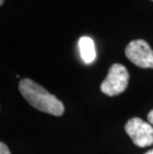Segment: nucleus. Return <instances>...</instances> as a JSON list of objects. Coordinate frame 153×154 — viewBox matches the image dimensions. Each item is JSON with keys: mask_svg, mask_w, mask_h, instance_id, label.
Returning <instances> with one entry per match:
<instances>
[{"mask_svg": "<svg viewBox=\"0 0 153 154\" xmlns=\"http://www.w3.org/2000/svg\"><path fill=\"white\" fill-rule=\"evenodd\" d=\"M79 49L81 57L84 63H93L96 59V48L93 39L90 37H82L79 40Z\"/></svg>", "mask_w": 153, "mask_h": 154, "instance_id": "5", "label": "nucleus"}, {"mask_svg": "<svg viewBox=\"0 0 153 154\" xmlns=\"http://www.w3.org/2000/svg\"><path fill=\"white\" fill-rule=\"evenodd\" d=\"M3 3H4V0H0V5H3Z\"/></svg>", "mask_w": 153, "mask_h": 154, "instance_id": "9", "label": "nucleus"}, {"mask_svg": "<svg viewBox=\"0 0 153 154\" xmlns=\"http://www.w3.org/2000/svg\"><path fill=\"white\" fill-rule=\"evenodd\" d=\"M19 91L34 109L55 116H63L65 111L63 103L31 79H22L19 83Z\"/></svg>", "mask_w": 153, "mask_h": 154, "instance_id": "1", "label": "nucleus"}, {"mask_svg": "<svg viewBox=\"0 0 153 154\" xmlns=\"http://www.w3.org/2000/svg\"><path fill=\"white\" fill-rule=\"evenodd\" d=\"M124 129L136 146L146 147L153 144V125L149 122L133 117L126 122Z\"/></svg>", "mask_w": 153, "mask_h": 154, "instance_id": "3", "label": "nucleus"}, {"mask_svg": "<svg viewBox=\"0 0 153 154\" xmlns=\"http://www.w3.org/2000/svg\"><path fill=\"white\" fill-rule=\"evenodd\" d=\"M145 154H153V149H151V150H149V151H147Z\"/></svg>", "mask_w": 153, "mask_h": 154, "instance_id": "8", "label": "nucleus"}, {"mask_svg": "<svg viewBox=\"0 0 153 154\" xmlns=\"http://www.w3.org/2000/svg\"><path fill=\"white\" fill-rule=\"evenodd\" d=\"M125 56L135 66L142 69H153V50L142 39L130 42L125 48Z\"/></svg>", "mask_w": 153, "mask_h": 154, "instance_id": "4", "label": "nucleus"}, {"mask_svg": "<svg viewBox=\"0 0 153 154\" xmlns=\"http://www.w3.org/2000/svg\"><path fill=\"white\" fill-rule=\"evenodd\" d=\"M147 120L151 125H153V109L147 114Z\"/></svg>", "mask_w": 153, "mask_h": 154, "instance_id": "7", "label": "nucleus"}, {"mask_svg": "<svg viewBox=\"0 0 153 154\" xmlns=\"http://www.w3.org/2000/svg\"><path fill=\"white\" fill-rule=\"evenodd\" d=\"M128 81L127 69L121 64H113L109 68L106 78L100 85V91L109 97L118 96L126 90Z\"/></svg>", "mask_w": 153, "mask_h": 154, "instance_id": "2", "label": "nucleus"}, {"mask_svg": "<svg viewBox=\"0 0 153 154\" xmlns=\"http://www.w3.org/2000/svg\"><path fill=\"white\" fill-rule=\"evenodd\" d=\"M152 1H153V0H152Z\"/></svg>", "mask_w": 153, "mask_h": 154, "instance_id": "10", "label": "nucleus"}, {"mask_svg": "<svg viewBox=\"0 0 153 154\" xmlns=\"http://www.w3.org/2000/svg\"><path fill=\"white\" fill-rule=\"evenodd\" d=\"M0 154H11L10 150L8 149L7 145L4 142L0 143Z\"/></svg>", "mask_w": 153, "mask_h": 154, "instance_id": "6", "label": "nucleus"}]
</instances>
